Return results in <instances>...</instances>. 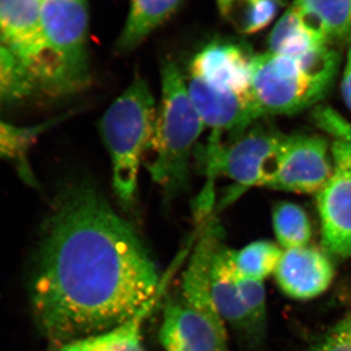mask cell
<instances>
[{"label": "cell", "instance_id": "cell-1", "mask_svg": "<svg viewBox=\"0 0 351 351\" xmlns=\"http://www.w3.org/2000/svg\"><path fill=\"white\" fill-rule=\"evenodd\" d=\"M162 289L145 242L93 188L60 196L44 226L32 307L53 348L123 324Z\"/></svg>", "mask_w": 351, "mask_h": 351}, {"label": "cell", "instance_id": "cell-2", "mask_svg": "<svg viewBox=\"0 0 351 351\" xmlns=\"http://www.w3.org/2000/svg\"><path fill=\"white\" fill-rule=\"evenodd\" d=\"M216 247L196 242L182 274L179 292L164 304L158 339L166 351H230L226 325L211 294V265Z\"/></svg>", "mask_w": 351, "mask_h": 351}, {"label": "cell", "instance_id": "cell-3", "mask_svg": "<svg viewBox=\"0 0 351 351\" xmlns=\"http://www.w3.org/2000/svg\"><path fill=\"white\" fill-rule=\"evenodd\" d=\"M338 68V53L328 44L295 58L270 52L253 57L252 91L261 117L311 107L328 93Z\"/></svg>", "mask_w": 351, "mask_h": 351}, {"label": "cell", "instance_id": "cell-4", "mask_svg": "<svg viewBox=\"0 0 351 351\" xmlns=\"http://www.w3.org/2000/svg\"><path fill=\"white\" fill-rule=\"evenodd\" d=\"M161 86L160 106L149 149L154 158L147 169L152 180L173 195L188 184L189 158L204 124L174 62L163 64Z\"/></svg>", "mask_w": 351, "mask_h": 351}, {"label": "cell", "instance_id": "cell-5", "mask_svg": "<svg viewBox=\"0 0 351 351\" xmlns=\"http://www.w3.org/2000/svg\"><path fill=\"white\" fill-rule=\"evenodd\" d=\"M157 112L147 82L136 78L104 114L101 133L112 163V184L122 206L135 202L143 156L151 149Z\"/></svg>", "mask_w": 351, "mask_h": 351}, {"label": "cell", "instance_id": "cell-6", "mask_svg": "<svg viewBox=\"0 0 351 351\" xmlns=\"http://www.w3.org/2000/svg\"><path fill=\"white\" fill-rule=\"evenodd\" d=\"M287 140V135L272 127L257 125L242 132L230 145L209 142L201 154L207 182L196 198V209H213L214 182L219 175L226 176L234 182L230 193L221 201L223 207L247 189L269 188L280 170Z\"/></svg>", "mask_w": 351, "mask_h": 351}, {"label": "cell", "instance_id": "cell-7", "mask_svg": "<svg viewBox=\"0 0 351 351\" xmlns=\"http://www.w3.org/2000/svg\"><path fill=\"white\" fill-rule=\"evenodd\" d=\"M0 38L24 64L36 94L68 97L44 34L38 0H0Z\"/></svg>", "mask_w": 351, "mask_h": 351}, {"label": "cell", "instance_id": "cell-8", "mask_svg": "<svg viewBox=\"0 0 351 351\" xmlns=\"http://www.w3.org/2000/svg\"><path fill=\"white\" fill-rule=\"evenodd\" d=\"M44 34L68 96L89 85L87 0H38Z\"/></svg>", "mask_w": 351, "mask_h": 351}, {"label": "cell", "instance_id": "cell-9", "mask_svg": "<svg viewBox=\"0 0 351 351\" xmlns=\"http://www.w3.org/2000/svg\"><path fill=\"white\" fill-rule=\"evenodd\" d=\"M210 279L212 299L225 324L249 345H258L265 337L267 321L263 282L239 276L233 269L228 248L223 242L212 258Z\"/></svg>", "mask_w": 351, "mask_h": 351}, {"label": "cell", "instance_id": "cell-10", "mask_svg": "<svg viewBox=\"0 0 351 351\" xmlns=\"http://www.w3.org/2000/svg\"><path fill=\"white\" fill-rule=\"evenodd\" d=\"M332 177L317 193L322 244L339 258L351 257V145L335 141Z\"/></svg>", "mask_w": 351, "mask_h": 351}, {"label": "cell", "instance_id": "cell-11", "mask_svg": "<svg viewBox=\"0 0 351 351\" xmlns=\"http://www.w3.org/2000/svg\"><path fill=\"white\" fill-rule=\"evenodd\" d=\"M329 147L319 136H288L279 170L269 188L298 193H316L332 177Z\"/></svg>", "mask_w": 351, "mask_h": 351}, {"label": "cell", "instance_id": "cell-12", "mask_svg": "<svg viewBox=\"0 0 351 351\" xmlns=\"http://www.w3.org/2000/svg\"><path fill=\"white\" fill-rule=\"evenodd\" d=\"M252 62L253 57L241 46L214 41L196 53L189 66V77L196 78L221 93L254 99Z\"/></svg>", "mask_w": 351, "mask_h": 351}, {"label": "cell", "instance_id": "cell-13", "mask_svg": "<svg viewBox=\"0 0 351 351\" xmlns=\"http://www.w3.org/2000/svg\"><path fill=\"white\" fill-rule=\"evenodd\" d=\"M186 86L203 124L212 129L210 138L221 140L225 132L239 136L261 117L253 98L221 93L193 77Z\"/></svg>", "mask_w": 351, "mask_h": 351}, {"label": "cell", "instance_id": "cell-14", "mask_svg": "<svg viewBox=\"0 0 351 351\" xmlns=\"http://www.w3.org/2000/svg\"><path fill=\"white\" fill-rule=\"evenodd\" d=\"M334 274L330 258L308 246L284 251L274 272L284 294L302 301L323 294L331 285Z\"/></svg>", "mask_w": 351, "mask_h": 351}, {"label": "cell", "instance_id": "cell-15", "mask_svg": "<svg viewBox=\"0 0 351 351\" xmlns=\"http://www.w3.org/2000/svg\"><path fill=\"white\" fill-rule=\"evenodd\" d=\"M293 5L328 43L351 45V0H295Z\"/></svg>", "mask_w": 351, "mask_h": 351}, {"label": "cell", "instance_id": "cell-16", "mask_svg": "<svg viewBox=\"0 0 351 351\" xmlns=\"http://www.w3.org/2000/svg\"><path fill=\"white\" fill-rule=\"evenodd\" d=\"M184 0H131L130 11L117 40L119 52L135 49L169 19Z\"/></svg>", "mask_w": 351, "mask_h": 351}, {"label": "cell", "instance_id": "cell-17", "mask_svg": "<svg viewBox=\"0 0 351 351\" xmlns=\"http://www.w3.org/2000/svg\"><path fill=\"white\" fill-rule=\"evenodd\" d=\"M325 44L329 43L307 25L299 11L292 5L270 34L269 52L295 58Z\"/></svg>", "mask_w": 351, "mask_h": 351}, {"label": "cell", "instance_id": "cell-18", "mask_svg": "<svg viewBox=\"0 0 351 351\" xmlns=\"http://www.w3.org/2000/svg\"><path fill=\"white\" fill-rule=\"evenodd\" d=\"M152 306L147 307L119 326L69 341L53 348L52 351H145L142 341V324Z\"/></svg>", "mask_w": 351, "mask_h": 351}, {"label": "cell", "instance_id": "cell-19", "mask_svg": "<svg viewBox=\"0 0 351 351\" xmlns=\"http://www.w3.org/2000/svg\"><path fill=\"white\" fill-rule=\"evenodd\" d=\"M283 252L269 241H255L240 250L228 249V257L234 271L243 278L265 280L276 272Z\"/></svg>", "mask_w": 351, "mask_h": 351}, {"label": "cell", "instance_id": "cell-20", "mask_svg": "<svg viewBox=\"0 0 351 351\" xmlns=\"http://www.w3.org/2000/svg\"><path fill=\"white\" fill-rule=\"evenodd\" d=\"M36 94L24 64L0 38V107L16 105Z\"/></svg>", "mask_w": 351, "mask_h": 351}, {"label": "cell", "instance_id": "cell-21", "mask_svg": "<svg viewBox=\"0 0 351 351\" xmlns=\"http://www.w3.org/2000/svg\"><path fill=\"white\" fill-rule=\"evenodd\" d=\"M272 221L276 239L286 250L306 247L311 241V221L299 205L279 203L274 207Z\"/></svg>", "mask_w": 351, "mask_h": 351}, {"label": "cell", "instance_id": "cell-22", "mask_svg": "<svg viewBox=\"0 0 351 351\" xmlns=\"http://www.w3.org/2000/svg\"><path fill=\"white\" fill-rule=\"evenodd\" d=\"M280 6V0H237L226 18L243 34H255L274 21Z\"/></svg>", "mask_w": 351, "mask_h": 351}, {"label": "cell", "instance_id": "cell-23", "mask_svg": "<svg viewBox=\"0 0 351 351\" xmlns=\"http://www.w3.org/2000/svg\"><path fill=\"white\" fill-rule=\"evenodd\" d=\"M49 124L22 127L14 125L0 119V159L19 160L38 140L39 134Z\"/></svg>", "mask_w": 351, "mask_h": 351}, {"label": "cell", "instance_id": "cell-24", "mask_svg": "<svg viewBox=\"0 0 351 351\" xmlns=\"http://www.w3.org/2000/svg\"><path fill=\"white\" fill-rule=\"evenodd\" d=\"M309 351H351V313L339 321Z\"/></svg>", "mask_w": 351, "mask_h": 351}, {"label": "cell", "instance_id": "cell-25", "mask_svg": "<svg viewBox=\"0 0 351 351\" xmlns=\"http://www.w3.org/2000/svg\"><path fill=\"white\" fill-rule=\"evenodd\" d=\"M316 124L337 138V141L351 145V124L332 108L319 107L313 112Z\"/></svg>", "mask_w": 351, "mask_h": 351}, {"label": "cell", "instance_id": "cell-26", "mask_svg": "<svg viewBox=\"0 0 351 351\" xmlns=\"http://www.w3.org/2000/svg\"><path fill=\"white\" fill-rule=\"evenodd\" d=\"M343 96L348 108L351 112V45L348 52L345 73H343V83H341Z\"/></svg>", "mask_w": 351, "mask_h": 351}, {"label": "cell", "instance_id": "cell-27", "mask_svg": "<svg viewBox=\"0 0 351 351\" xmlns=\"http://www.w3.org/2000/svg\"><path fill=\"white\" fill-rule=\"evenodd\" d=\"M237 0H217L218 3L219 10L221 15L228 17L230 10H232V6L234 5L235 2Z\"/></svg>", "mask_w": 351, "mask_h": 351}]
</instances>
